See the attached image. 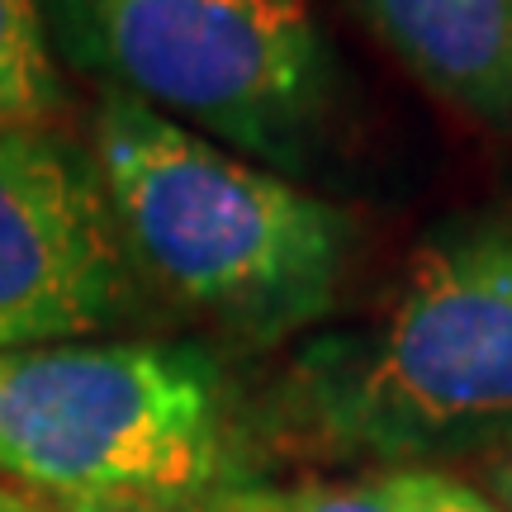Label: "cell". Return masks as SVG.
<instances>
[{
    "label": "cell",
    "instance_id": "1",
    "mask_svg": "<svg viewBox=\"0 0 512 512\" xmlns=\"http://www.w3.org/2000/svg\"><path fill=\"white\" fill-rule=\"evenodd\" d=\"M271 418L370 475L512 451V195L432 223L370 318L299 342Z\"/></svg>",
    "mask_w": 512,
    "mask_h": 512
},
{
    "label": "cell",
    "instance_id": "2",
    "mask_svg": "<svg viewBox=\"0 0 512 512\" xmlns=\"http://www.w3.org/2000/svg\"><path fill=\"white\" fill-rule=\"evenodd\" d=\"M91 157L133 271L247 347L318 328L347 290L361 219L119 91H100Z\"/></svg>",
    "mask_w": 512,
    "mask_h": 512
},
{
    "label": "cell",
    "instance_id": "3",
    "mask_svg": "<svg viewBox=\"0 0 512 512\" xmlns=\"http://www.w3.org/2000/svg\"><path fill=\"white\" fill-rule=\"evenodd\" d=\"M219 361L181 342L0 351V484L38 503H219L247 484Z\"/></svg>",
    "mask_w": 512,
    "mask_h": 512
},
{
    "label": "cell",
    "instance_id": "4",
    "mask_svg": "<svg viewBox=\"0 0 512 512\" xmlns=\"http://www.w3.org/2000/svg\"><path fill=\"white\" fill-rule=\"evenodd\" d=\"M57 57L299 181L332 143L347 72L318 0H38Z\"/></svg>",
    "mask_w": 512,
    "mask_h": 512
},
{
    "label": "cell",
    "instance_id": "5",
    "mask_svg": "<svg viewBox=\"0 0 512 512\" xmlns=\"http://www.w3.org/2000/svg\"><path fill=\"white\" fill-rule=\"evenodd\" d=\"M133 280L91 147L53 124L0 128V351L114 328Z\"/></svg>",
    "mask_w": 512,
    "mask_h": 512
},
{
    "label": "cell",
    "instance_id": "6",
    "mask_svg": "<svg viewBox=\"0 0 512 512\" xmlns=\"http://www.w3.org/2000/svg\"><path fill=\"white\" fill-rule=\"evenodd\" d=\"M351 10L432 100L512 133V0H351Z\"/></svg>",
    "mask_w": 512,
    "mask_h": 512
},
{
    "label": "cell",
    "instance_id": "7",
    "mask_svg": "<svg viewBox=\"0 0 512 512\" xmlns=\"http://www.w3.org/2000/svg\"><path fill=\"white\" fill-rule=\"evenodd\" d=\"M62 105L57 53L38 0H0V128L53 124Z\"/></svg>",
    "mask_w": 512,
    "mask_h": 512
},
{
    "label": "cell",
    "instance_id": "8",
    "mask_svg": "<svg viewBox=\"0 0 512 512\" xmlns=\"http://www.w3.org/2000/svg\"><path fill=\"white\" fill-rule=\"evenodd\" d=\"M219 512H389L366 475L356 479H247L219 498Z\"/></svg>",
    "mask_w": 512,
    "mask_h": 512
},
{
    "label": "cell",
    "instance_id": "9",
    "mask_svg": "<svg viewBox=\"0 0 512 512\" xmlns=\"http://www.w3.org/2000/svg\"><path fill=\"white\" fill-rule=\"evenodd\" d=\"M366 479L389 512H503L456 470H375Z\"/></svg>",
    "mask_w": 512,
    "mask_h": 512
},
{
    "label": "cell",
    "instance_id": "10",
    "mask_svg": "<svg viewBox=\"0 0 512 512\" xmlns=\"http://www.w3.org/2000/svg\"><path fill=\"white\" fill-rule=\"evenodd\" d=\"M48 512H219V503H43Z\"/></svg>",
    "mask_w": 512,
    "mask_h": 512
},
{
    "label": "cell",
    "instance_id": "11",
    "mask_svg": "<svg viewBox=\"0 0 512 512\" xmlns=\"http://www.w3.org/2000/svg\"><path fill=\"white\" fill-rule=\"evenodd\" d=\"M475 484L494 498L503 512H512V451H503V456H494V460H484V465H479V475H475Z\"/></svg>",
    "mask_w": 512,
    "mask_h": 512
},
{
    "label": "cell",
    "instance_id": "12",
    "mask_svg": "<svg viewBox=\"0 0 512 512\" xmlns=\"http://www.w3.org/2000/svg\"><path fill=\"white\" fill-rule=\"evenodd\" d=\"M0 512H48L38 498H29V494H15V489H5L0 484Z\"/></svg>",
    "mask_w": 512,
    "mask_h": 512
}]
</instances>
